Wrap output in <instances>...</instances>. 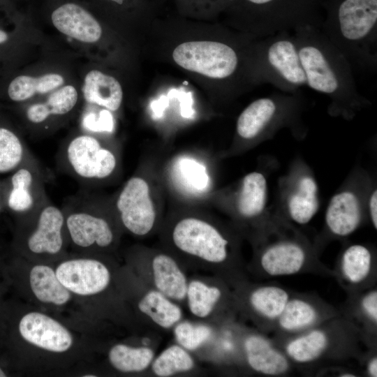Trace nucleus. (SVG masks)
<instances>
[{
	"label": "nucleus",
	"instance_id": "f257e3e1",
	"mask_svg": "<svg viewBox=\"0 0 377 377\" xmlns=\"http://www.w3.org/2000/svg\"><path fill=\"white\" fill-rule=\"evenodd\" d=\"M293 33L306 86L328 97L330 116L351 120L371 105L357 90L350 64L320 29L304 27Z\"/></svg>",
	"mask_w": 377,
	"mask_h": 377
},
{
	"label": "nucleus",
	"instance_id": "f03ea898",
	"mask_svg": "<svg viewBox=\"0 0 377 377\" xmlns=\"http://www.w3.org/2000/svg\"><path fill=\"white\" fill-rule=\"evenodd\" d=\"M321 31L353 69L377 68V0H326Z\"/></svg>",
	"mask_w": 377,
	"mask_h": 377
},
{
	"label": "nucleus",
	"instance_id": "7ed1b4c3",
	"mask_svg": "<svg viewBox=\"0 0 377 377\" xmlns=\"http://www.w3.org/2000/svg\"><path fill=\"white\" fill-rule=\"evenodd\" d=\"M171 254L210 267L227 264L235 253L236 238L214 219L195 210L173 214L165 226Z\"/></svg>",
	"mask_w": 377,
	"mask_h": 377
},
{
	"label": "nucleus",
	"instance_id": "20e7f679",
	"mask_svg": "<svg viewBox=\"0 0 377 377\" xmlns=\"http://www.w3.org/2000/svg\"><path fill=\"white\" fill-rule=\"evenodd\" d=\"M304 98L300 91L276 92L249 103L236 121L235 135L230 154L245 151L270 140L281 130L287 128L297 139L307 134L302 119Z\"/></svg>",
	"mask_w": 377,
	"mask_h": 377
},
{
	"label": "nucleus",
	"instance_id": "39448f33",
	"mask_svg": "<svg viewBox=\"0 0 377 377\" xmlns=\"http://www.w3.org/2000/svg\"><path fill=\"white\" fill-rule=\"evenodd\" d=\"M326 0H233L235 24L253 38L311 27L320 29Z\"/></svg>",
	"mask_w": 377,
	"mask_h": 377
},
{
	"label": "nucleus",
	"instance_id": "423d86ee",
	"mask_svg": "<svg viewBox=\"0 0 377 377\" xmlns=\"http://www.w3.org/2000/svg\"><path fill=\"white\" fill-rule=\"evenodd\" d=\"M247 71L253 85L270 84L286 93L306 86L293 31L252 40L247 50Z\"/></svg>",
	"mask_w": 377,
	"mask_h": 377
},
{
	"label": "nucleus",
	"instance_id": "0eeeda50",
	"mask_svg": "<svg viewBox=\"0 0 377 377\" xmlns=\"http://www.w3.org/2000/svg\"><path fill=\"white\" fill-rule=\"evenodd\" d=\"M57 168L85 189L109 184L121 172V148L114 142L85 133L66 141L56 154Z\"/></svg>",
	"mask_w": 377,
	"mask_h": 377
},
{
	"label": "nucleus",
	"instance_id": "6e6552de",
	"mask_svg": "<svg viewBox=\"0 0 377 377\" xmlns=\"http://www.w3.org/2000/svg\"><path fill=\"white\" fill-rule=\"evenodd\" d=\"M253 39L246 36L241 40L184 42L174 49L172 59L181 68L227 84L233 90L239 78L251 84L246 60L248 47Z\"/></svg>",
	"mask_w": 377,
	"mask_h": 377
},
{
	"label": "nucleus",
	"instance_id": "1a4fd4ad",
	"mask_svg": "<svg viewBox=\"0 0 377 377\" xmlns=\"http://www.w3.org/2000/svg\"><path fill=\"white\" fill-rule=\"evenodd\" d=\"M61 210L66 232L75 246L105 249L116 242V224L119 222L112 196L84 188L67 198Z\"/></svg>",
	"mask_w": 377,
	"mask_h": 377
},
{
	"label": "nucleus",
	"instance_id": "9d476101",
	"mask_svg": "<svg viewBox=\"0 0 377 377\" xmlns=\"http://www.w3.org/2000/svg\"><path fill=\"white\" fill-rule=\"evenodd\" d=\"M275 162L274 159L261 161L258 168L217 194L219 207L237 226L251 229L253 233L265 223L272 212L268 207V179Z\"/></svg>",
	"mask_w": 377,
	"mask_h": 377
},
{
	"label": "nucleus",
	"instance_id": "9b49d317",
	"mask_svg": "<svg viewBox=\"0 0 377 377\" xmlns=\"http://www.w3.org/2000/svg\"><path fill=\"white\" fill-rule=\"evenodd\" d=\"M161 200L154 182L141 169L112 195L120 225L137 237L148 235L157 227L161 215Z\"/></svg>",
	"mask_w": 377,
	"mask_h": 377
},
{
	"label": "nucleus",
	"instance_id": "f8f14e48",
	"mask_svg": "<svg viewBox=\"0 0 377 377\" xmlns=\"http://www.w3.org/2000/svg\"><path fill=\"white\" fill-rule=\"evenodd\" d=\"M374 179L355 166L331 197L325 214V226L333 237H346L355 232L367 216V202Z\"/></svg>",
	"mask_w": 377,
	"mask_h": 377
},
{
	"label": "nucleus",
	"instance_id": "ddd939ff",
	"mask_svg": "<svg viewBox=\"0 0 377 377\" xmlns=\"http://www.w3.org/2000/svg\"><path fill=\"white\" fill-rule=\"evenodd\" d=\"M276 214L290 223H309L319 211L320 192L313 171L298 156L278 182Z\"/></svg>",
	"mask_w": 377,
	"mask_h": 377
},
{
	"label": "nucleus",
	"instance_id": "4468645a",
	"mask_svg": "<svg viewBox=\"0 0 377 377\" xmlns=\"http://www.w3.org/2000/svg\"><path fill=\"white\" fill-rule=\"evenodd\" d=\"M6 196L8 208L27 219L50 198L45 175L36 158L31 156L13 171Z\"/></svg>",
	"mask_w": 377,
	"mask_h": 377
},
{
	"label": "nucleus",
	"instance_id": "2eb2a0df",
	"mask_svg": "<svg viewBox=\"0 0 377 377\" xmlns=\"http://www.w3.org/2000/svg\"><path fill=\"white\" fill-rule=\"evenodd\" d=\"M27 219L33 226L25 240L30 253L52 256L62 251L66 229L61 208L49 199Z\"/></svg>",
	"mask_w": 377,
	"mask_h": 377
},
{
	"label": "nucleus",
	"instance_id": "dca6fc26",
	"mask_svg": "<svg viewBox=\"0 0 377 377\" xmlns=\"http://www.w3.org/2000/svg\"><path fill=\"white\" fill-rule=\"evenodd\" d=\"M56 274L71 293L92 295L103 291L110 282V272L106 265L93 258H76L62 262Z\"/></svg>",
	"mask_w": 377,
	"mask_h": 377
},
{
	"label": "nucleus",
	"instance_id": "f3484780",
	"mask_svg": "<svg viewBox=\"0 0 377 377\" xmlns=\"http://www.w3.org/2000/svg\"><path fill=\"white\" fill-rule=\"evenodd\" d=\"M21 336L29 343L44 350L63 353L73 344L71 332L54 318L39 312H30L19 324Z\"/></svg>",
	"mask_w": 377,
	"mask_h": 377
},
{
	"label": "nucleus",
	"instance_id": "a211bd4d",
	"mask_svg": "<svg viewBox=\"0 0 377 377\" xmlns=\"http://www.w3.org/2000/svg\"><path fill=\"white\" fill-rule=\"evenodd\" d=\"M149 258L154 289L175 301L186 299L188 281L177 258L169 252L156 251Z\"/></svg>",
	"mask_w": 377,
	"mask_h": 377
},
{
	"label": "nucleus",
	"instance_id": "6ab92c4d",
	"mask_svg": "<svg viewBox=\"0 0 377 377\" xmlns=\"http://www.w3.org/2000/svg\"><path fill=\"white\" fill-rule=\"evenodd\" d=\"M52 22L62 34L84 43H95L102 35V28L98 21L75 3H65L54 10Z\"/></svg>",
	"mask_w": 377,
	"mask_h": 377
},
{
	"label": "nucleus",
	"instance_id": "aec40b11",
	"mask_svg": "<svg viewBox=\"0 0 377 377\" xmlns=\"http://www.w3.org/2000/svg\"><path fill=\"white\" fill-rule=\"evenodd\" d=\"M243 346L248 364L258 373L276 376L286 373L290 369L287 355L261 335L247 336Z\"/></svg>",
	"mask_w": 377,
	"mask_h": 377
},
{
	"label": "nucleus",
	"instance_id": "412c9836",
	"mask_svg": "<svg viewBox=\"0 0 377 377\" xmlns=\"http://www.w3.org/2000/svg\"><path fill=\"white\" fill-rule=\"evenodd\" d=\"M82 92L87 103L110 112L118 110L122 103L123 91L118 80L97 70L86 75Z\"/></svg>",
	"mask_w": 377,
	"mask_h": 377
},
{
	"label": "nucleus",
	"instance_id": "4be33fe9",
	"mask_svg": "<svg viewBox=\"0 0 377 377\" xmlns=\"http://www.w3.org/2000/svg\"><path fill=\"white\" fill-rule=\"evenodd\" d=\"M331 344L330 334L324 329L315 328L291 339L286 344L285 353L295 362L308 364L324 357Z\"/></svg>",
	"mask_w": 377,
	"mask_h": 377
},
{
	"label": "nucleus",
	"instance_id": "5701e85b",
	"mask_svg": "<svg viewBox=\"0 0 377 377\" xmlns=\"http://www.w3.org/2000/svg\"><path fill=\"white\" fill-rule=\"evenodd\" d=\"M78 94L72 85H66L52 92L44 102L30 105L26 110L28 121L36 126L42 125L53 117L69 114L75 107Z\"/></svg>",
	"mask_w": 377,
	"mask_h": 377
},
{
	"label": "nucleus",
	"instance_id": "b1692460",
	"mask_svg": "<svg viewBox=\"0 0 377 377\" xmlns=\"http://www.w3.org/2000/svg\"><path fill=\"white\" fill-rule=\"evenodd\" d=\"M29 282L34 295L42 302L62 305L71 299V292L49 266L35 265L30 272Z\"/></svg>",
	"mask_w": 377,
	"mask_h": 377
},
{
	"label": "nucleus",
	"instance_id": "393cba45",
	"mask_svg": "<svg viewBox=\"0 0 377 377\" xmlns=\"http://www.w3.org/2000/svg\"><path fill=\"white\" fill-rule=\"evenodd\" d=\"M138 307L141 313L163 329H170L182 317L180 307L156 289L148 290L140 300Z\"/></svg>",
	"mask_w": 377,
	"mask_h": 377
},
{
	"label": "nucleus",
	"instance_id": "a878e982",
	"mask_svg": "<svg viewBox=\"0 0 377 377\" xmlns=\"http://www.w3.org/2000/svg\"><path fill=\"white\" fill-rule=\"evenodd\" d=\"M191 313L197 318H209L223 302V289L216 284H210L200 279H193L188 283L186 297Z\"/></svg>",
	"mask_w": 377,
	"mask_h": 377
},
{
	"label": "nucleus",
	"instance_id": "bb28decb",
	"mask_svg": "<svg viewBox=\"0 0 377 377\" xmlns=\"http://www.w3.org/2000/svg\"><path fill=\"white\" fill-rule=\"evenodd\" d=\"M290 299L288 293L276 286H261L249 294L248 304L253 312L261 318L276 321Z\"/></svg>",
	"mask_w": 377,
	"mask_h": 377
},
{
	"label": "nucleus",
	"instance_id": "cd10ccee",
	"mask_svg": "<svg viewBox=\"0 0 377 377\" xmlns=\"http://www.w3.org/2000/svg\"><path fill=\"white\" fill-rule=\"evenodd\" d=\"M320 318L318 307L307 300L290 298L276 322L286 332H298L309 330Z\"/></svg>",
	"mask_w": 377,
	"mask_h": 377
},
{
	"label": "nucleus",
	"instance_id": "c85d7f7f",
	"mask_svg": "<svg viewBox=\"0 0 377 377\" xmlns=\"http://www.w3.org/2000/svg\"><path fill=\"white\" fill-rule=\"evenodd\" d=\"M373 261V253L369 246L361 244L348 245L341 256V274L349 283L360 284L369 277Z\"/></svg>",
	"mask_w": 377,
	"mask_h": 377
},
{
	"label": "nucleus",
	"instance_id": "c756f323",
	"mask_svg": "<svg viewBox=\"0 0 377 377\" xmlns=\"http://www.w3.org/2000/svg\"><path fill=\"white\" fill-rule=\"evenodd\" d=\"M154 358V350L149 347H131L121 343L112 347L108 353L110 364L123 373L142 371Z\"/></svg>",
	"mask_w": 377,
	"mask_h": 377
},
{
	"label": "nucleus",
	"instance_id": "7c9ffc66",
	"mask_svg": "<svg viewBox=\"0 0 377 377\" xmlns=\"http://www.w3.org/2000/svg\"><path fill=\"white\" fill-rule=\"evenodd\" d=\"M64 77L57 73H48L39 77L20 75L9 84L8 94L13 101H24L36 94H46L64 84Z\"/></svg>",
	"mask_w": 377,
	"mask_h": 377
},
{
	"label": "nucleus",
	"instance_id": "2f4dec72",
	"mask_svg": "<svg viewBox=\"0 0 377 377\" xmlns=\"http://www.w3.org/2000/svg\"><path fill=\"white\" fill-rule=\"evenodd\" d=\"M33 156L16 133L0 127V173L14 171Z\"/></svg>",
	"mask_w": 377,
	"mask_h": 377
},
{
	"label": "nucleus",
	"instance_id": "473e14b6",
	"mask_svg": "<svg viewBox=\"0 0 377 377\" xmlns=\"http://www.w3.org/2000/svg\"><path fill=\"white\" fill-rule=\"evenodd\" d=\"M195 366V362L186 349L179 345H172L165 349L151 362V370L160 377L186 372Z\"/></svg>",
	"mask_w": 377,
	"mask_h": 377
},
{
	"label": "nucleus",
	"instance_id": "72a5a7b5",
	"mask_svg": "<svg viewBox=\"0 0 377 377\" xmlns=\"http://www.w3.org/2000/svg\"><path fill=\"white\" fill-rule=\"evenodd\" d=\"M174 334L179 346L186 350L192 351L209 339L212 335V329L207 325L184 321L175 325Z\"/></svg>",
	"mask_w": 377,
	"mask_h": 377
},
{
	"label": "nucleus",
	"instance_id": "f704fd0d",
	"mask_svg": "<svg viewBox=\"0 0 377 377\" xmlns=\"http://www.w3.org/2000/svg\"><path fill=\"white\" fill-rule=\"evenodd\" d=\"M83 128L91 133L111 132L113 128V120L110 111L103 109L97 114L92 111L87 112L82 117Z\"/></svg>",
	"mask_w": 377,
	"mask_h": 377
},
{
	"label": "nucleus",
	"instance_id": "c9c22d12",
	"mask_svg": "<svg viewBox=\"0 0 377 377\" xmlns=\"http://www.w3.org/2000/svg\"><path fill=\"white\" fill-rule=\"evenodd\" d=\"M360 306L364 315L374 324L377 323V291L373 290L363 296Z\"/></svg>",
	"mask_w": 377,
	"mask_h": 377
},
{
	"label": "nucleus",
	"instance_id": "e433bc0d",
	"mask_svg": "<svg viewBox=\"0 0 377 377\" xmlns=\"http://www.w3.org/2000/svg\"><path fill=\"white\" fill-rule=\"evenodd\" d=\"M367 216L374 228H377V188L376 183L372 185L367 202Z\"/></svg>",
	"mask_w": 377,
	"mask_h": 377
},
{
	"label": "nucleus",
	"instance_id": "4c0bfd02",
	"mask_svg": "<svg viewBox=\"0 0 377 377\" xmlns=\"http://www.w3.org/2000/svg\"><path fill=\"white\" fill-rule=\"evenodd\" d=\"M367 372L370 376H377V358L374 357L367 364Z\"/></svg>",
	"mask_w": 377,
	"mask_h": 377
},
{
	"label": "nucleus",
	"instance_id": "58836bf2",
	"mask_svg": "<svg viewBox=\"0 0 377 377\" xmlns=\"http://www.w3.org/2000/svg\"><path fill=\"white\" fill-rule=\"evenodd\" d=\"M7 40H8L7 34L0 29V43H4Z\"/></svg>",
	"mask_w": 377,
	"mask_h": 377
},
{
	"label": "nucleus",
	"instance_id": "ea45409f",
	"mask_svg": "<svg viewBox=\"0 0 377 377\" xmlns=\"http://www.w3.org/2000/svg\"><path fill=\"white\" fill-rule=\"evenodd\" d=\"M341 376H345V377L350 376L351 377V376H355V375H353L351 373H344L341 374Z\"/></svg>",
	"mask_w": 377,
	"mask_h": 377
},
{
	"label": "nucleus",
	"instance_id": "a19ab883",
	"mask_svg": "<svg viewBox=\"0 0 377 377\" xmlns=\"http://www.w3.org/2000/svg\"><path fill=\"white\" fill-rule=\"evenodd\" d=\"M110 1H112L113 2H115L118 4H121L123 3V2L125 1V0H110Z\"/></svg>",
	"mask_w": 377,
	"mask_h": 377
},
{
	"label": "nucleus",
	"instance_id": "79ce46f5",
	"mask_svg": "<svg viewBox=\"0 0 377 377\" xmlns=\"http://www.w3.org/2000/svg\"><path fill=\"white\" fill-rule=\"evenodd\" d=\"M6 376V374L4 373V371L0 368V377H5Z\"/></svg>",
	"mask_w": 377,
	"mask_h": 377
},
{
	"label": "nucleus",
	"instance_id": "37998d69",
	"mask_svg": "<svg viewBox=\"0 0 377 377\" xmlns=\"http://www.w3.org/2000/svg\"><path fill=\"white\" fill-rule=\"evenodd\" d=\"M84 377H94L96 376L95 375H84Z\"/></svg>",
	"mask_w": 377,
	"mask_h": 377
},
{
	"label": "nucleus",
	"instance_id": "c03bdc74",
	"mask_svg": "<svg viewBox=\"0 0 377 377\" xmlns=\"http://www.w3.org/2000/svg\"><path fill=\"white\" fill-rule=\"evenodd\" d=\"M0 207H1V191H0Z\"/></svg>",
	"mask_w": 377,
	"mask_h": 377
}]
</instances>
